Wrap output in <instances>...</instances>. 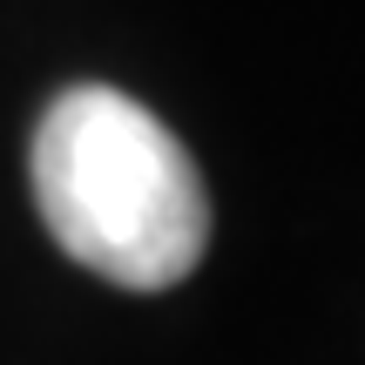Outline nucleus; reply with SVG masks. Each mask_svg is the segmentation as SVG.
Here are the masks:
<instances>
[{
    "instance_id": "f257e3e1",
    "label": "nucleus",
    "mask_w": 365,
    "mask_h": 365,
    "mask_svg": "<svg viewBox=\"0 0 365 365\" xmlns=\"http://www.w3.org/2000/svg\"><path fill=\"white\" fill-rule=\"evenodd\" d=\"M48 237L122 291H170L210 250V196L190 149L108 81L61 88L27 149Z\"/></svg>"
}]
</instances>
